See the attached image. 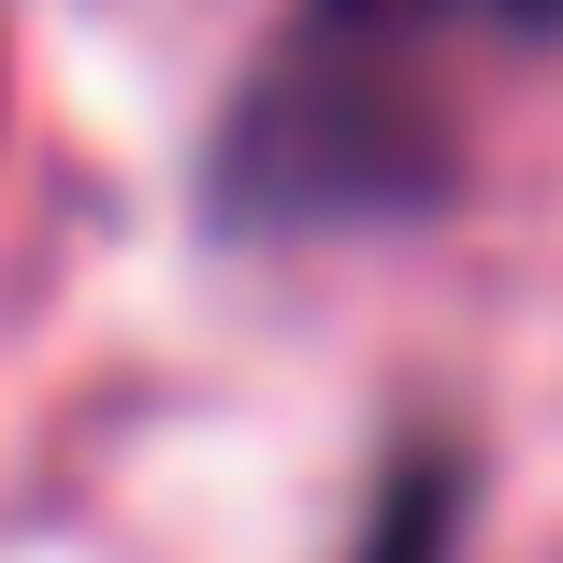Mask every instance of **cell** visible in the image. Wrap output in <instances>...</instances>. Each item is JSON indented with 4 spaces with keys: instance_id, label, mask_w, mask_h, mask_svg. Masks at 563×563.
I'll use <instances>...</instances> for the list:
<instances>
[{
    "instance_id": "cell-1",
    "label": "cell",
    "mask_w": 563,
    "mask_h": 563,
    "mask_svg": "<svg viewBox=\"0 0 563 563\" xmlns=\"http://www.w3.org/2000/svg\"><path fill=\"white\" fill-rule=\"evenodd\" d=\"M433 174H448V145L405 117V87H332L318 58H289L232 131V202L246 217H390Z\"/></svg>"
},
{
    "instance_id": "cell-2",
    "label": "cell",
    "mask_w": 563,
    "mask_h": 563,
    "mask_svg": "<svg viewBox=\"0 0 563 563\" xmlns=\"http://www.w3.org/2000/svg\"><path fill=\"white\" fill-rule=\"evenodd\" d=\"M318 15L376 44H563V0H318Z\"/></svg>"
}]
</instances>
